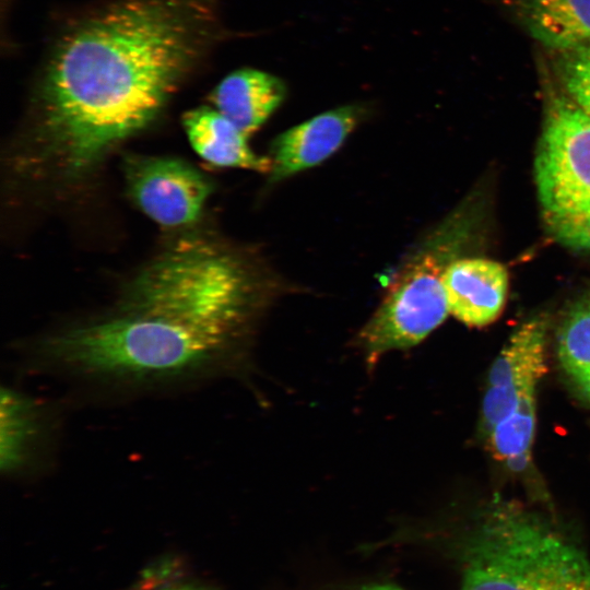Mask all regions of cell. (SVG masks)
Masks as SVG:
<instances>
[{"label": "cell", "instance_id": "obj_1", "mask_svg": "<svg viewBox=\"0 0 590 590\" xmlns=\"http://www.w3.org/2000/svg\"><path fill=\"white\" fill-rule=\"evenodd\" d=\"M220 31L216 0H109L73 20L37 84L46 151L87 169L158 116Z\"/></svg>", "mask_w": 590, "mask_h": 590}, {"label": "cell", "instance_id": "obj_2", "mask_svg": "<svg viewBox=\"0 0 590 590\" xmlns=\"http://www.w3.org/2000/svg\"><path fill=\"white\" fill-rule=\"evenodd\" d=\"M246 350L175 321L117 308L33 342L39 367L111 389L158 390L237 369Z\"/></svg>", "mask_w": 590, "mask_h": 590}, {"label": "cell", "instance_id": "obj_3", "mask_svg": "<svg viewBox=\"0 0 590 590\" xmlns=\"http://www.w3.org/2000/svg\"><path fill=\"white\" fill-rule=\"evenodd\" d=\"M461 590H590V562L541 516L497 500L464 539Z\"/></svg>", "mask_w": 590, "mask_h": 590}, {"label": "cell", "instance_id": "obj_4", "mask_svg": "<svg viewBox=\"0 0 590 590\" xmlns=\"http://www.w3.org/2000/svg\"><path fill=\"white\" fill-rule=\"evenodd\" d=\"M534 177L550 234L573 250L590 253V116L569 96L548 104Z\"/></svg>", "mask_w": 590, "mask_h": 590}, {"label": "cell", "instance_id": "obj_5", "mask_svg": "<svg viewBox=\"0 0 590 590\" xmlns=\"http://www.w3.org/2000/svg\"><path fill=\"white\" fill-rule=\"evenodd\" d=\"M428 244L399 271L382 302L356 338L369 367L386 353L418 344L449 312L444 287L449 250Z\"/></svg>", "mask_w": 590, "mask_h": 590}, {"label": "cell", "instance_id": "obj_6", "mask_svg": "<svg viewBox=\"0 0 590 590\" xmlns=\"http://www.w3.org/2000/svg\"><path fill=\"white\" fill-rule=\"evenodd\" d=\"M123 172L135 204L166 227L197 221L211 192L201 173L176 158L132 155L126 158Z\"/></svg>", "mask_w": 590, "mask_h": 590}, {"label": "cell", "instance_id": "obj_7", "mask_svg": "<svg viewBox=\"0 0 590 590\" xmlns=\"http://www.w3.org/2000/svg\"><path fill=\"white\" fill-rule=\"evenodd\" d=\"M546 322L534 318L509 339L492 365L483 399V425L488 433L509 416L521 399L535 392L546 371Z\"/></svg>", "mask_w": 590, "mask_h": 590}, {"label": "cell", "instance_id": "obj_8", "mask_svg": "<svg viewBox=\"0 0 590 590\" xmlns=\"http://www.w3.org/2000/svg\"><path fill=\"white\" fill-rule=\"evenodd\" d=\"M56 418L46 402L13 387L0 400V471L22 477L46 464L56 437Z\"/></svg>", "mask_w": 590, "mask_h": 590}, {"label": "cell", "instance_id": "obj_9", "mask_svg": "<svg viewBox=\"0 0 590 590\" xmlns=\"http://www.w3.org/2000/svg\"><path fill=\"white\" fill-rule=\"evenodd\" d=\"M365 113L359 105L338 107L279 134L270 148V180H282L326 161L343 144Z\"/></svg>", "mask_w": 590, "mask_h": 590}, {"label": "cell", "instance_id": "obj_10", "mask_svg": "<svg viewBox=\"0 0 590 590\" xmlns=\"http://www.w3.org/2000/svg\"><path fill=\"white\" fill-rule=\"evenodd\" d=\"M449 312L461 322L481 327L500 314L507 294L506 269L492 260L467 258L452 261L444 273Z\"/></svg>", "mask_w": 590, "mask_h": 590}, {"label": "cell", "instance_id": "obj_11", "mask_svg": "<svg viewBox=\"0 0 590 590\" xmlns=\"http://www.w3.org/2000/svg\"><path fill=\"white\" fill-rule=\"evenodd\" d=\"M286 86L264 71L243 68L226 75L214 88V108L246 135L258 130L282 104Z\"/></svg>", "mask_w": 590, "mask_h": 590}, {"label": "cell", "instance_id": "obj_12", "mask_svg": "<svg viewBox=\"0 0 590 590\" xmlns=\"http://www.w3.org/2000/svg\"><path fill=\"white\" fill-rule=\"evenodd\" d=\"M184 128L193 150L213 165L271 172L270 157L257 155L247 137L214 107L193 108L184 115Z\"/></svg>", "mask_w": 590, "mask_h": 590}, {"label": "cell", "instance_id": "obj_13", "mask_svg": "<svg viewBox=\"0 0 590 590\" xmlns=\"http://www.w3.org/2000/svg\"><path fill=\"white\" fill-rule=\"evenodd\" d=\"M528 32L558 54L590 46V0H514Z\"/></svg>", "mask_w": 590, "mask_h": 590}, {"label": "cell", "instance_id": "obj_14", "mask_svg": "<svg viewBox=\"0 0 590 590\" xmlns=\"http://www.w3.org/2000/svg\"><path fill=\"white\" fill-rule=\"evenodd\" d=\"M535 428V392L524 396L518 408L487 434L493 453L512 470L522 471L531 457Z\"/></svg>", "mask_w": 590, "mask_h": 590}, {"label": "cell", "instance_id": "obj_15", "mask_svg": "<svg viewBox=\"0 0 590 590\" xmlns=\"http://www.w3.org/2000/svg\"><path fill=\"white\" fill-rule=\"evenodd\" d=\"M558 355L571 377L590 369V300L578 303L564 320Z\"/></svg>", "mask_w": 590, "mask_h": 590}, {"label": "cell", "instance_id": "obj_16", "mask_svg": "<svg viewBox=\"0 0 590 590\" xmlns=\"http://www.w3.org/2000/svg\"><path fill=\"white\" fill-rule=\"evenodd\" d=\"M557 70L568 96L590 116V46L560 52Z\"/></svg>", "mask_w": 590, "mask_h": 590}, {"label": "cell", "instance_id": "obj_17", "mask_svg": "<svg viewBox=\"0 0 590 590\" xmlns=\"http://www.w3.org/2000/svg\"><path fill=\"white\" fill-rule=\"evenodd\" d=\"M579 388L580 392L585 396L587 401L590 403V369L580 373L571 377Z\"/></svg>", "mask_w": 590, "mask_h": 590}, {"label": "cell", "instance_id": "obj_18", "mask_svg": "<svg viewBox=\"0 0 590 590\" xmlns=\"http://www.w3.org/2000/svg\"><path fill=\"white\" fill-rule=\"evenodd\" d=\"M158 590H214L212 588L196 585V583H179V585H173V586H166Z\"/></svg>", "mask_w": 590, "mask_h": 590}, {"label": "cell", "instance_id": "obj_19", "mask_svg": "<svg viewBox=\"0 0 590 590\" xmlns=\"http://www.w3.org/2000/svg\"><path fill=\"white\" fill-rule=\"evenodd\" d=\"M351 590H402V589H400L398 587H394V586H391V585L375 583V585L361 586L358 588H354V589H351Z\"/></svg>", "mask_w": 590, "mask_h": 590}]
</instances>
